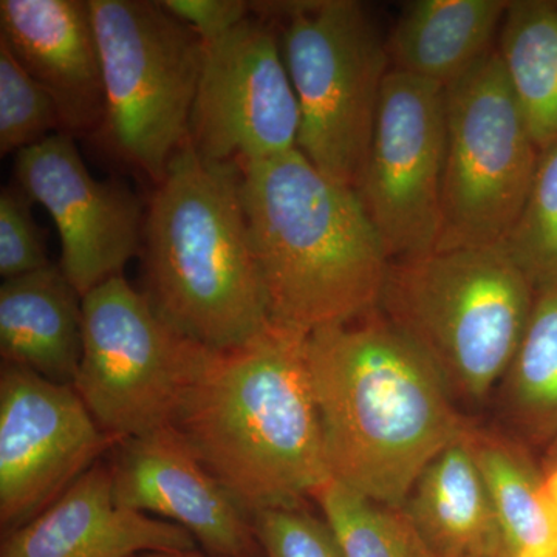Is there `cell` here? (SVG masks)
Here are the masks:
<instances>
[{
  "label": "cell",
  "mask_w": 557,
  "mask_h": 557,
  "mask_svg": "<svg viewBox=\"0 0 557 557\" xmlns=\"http://www.w3.org/2000/svg\"><path fill=\"white\" fill-rule=\"evenodd\" d=\"M307 359L332 478L403 508L469 426L442 376L380 310L309 333Z\"/></svg>",
  "instance_id": "cell-1"
},
{
  "label": "cell",
  "mask_w": 557,
  "mask_h": 557,
  "mask_svg": "<svg viewBox=\"0 0 557 557\" xmlns=\"http://www.w3.org/2000/svg\"><path fill=\"white\" fill-rule=\"evenodd\" d=\"M307 338L273 322L251 343L215 351L171 423L249 518L300 508L333 479Z\"/></svg>",
  "instance_id": "cell-2"
},
{
  "label": "cell",
  "mask_w": 557,
  "mask_h": 557,
  "mask_svg": "<svg viewBox=\"0 0 557 557\" xmlns=\"http://www.w3.org/2000/svg\"><path fill=\"white\" fill-rule=\"evenodd\" d=\"M271 321L311 333L379 310L388 259L355 189L299 149L240 170Z\"/></svg>",
  "instance_id": "cell-3"
},
{
  "label": "cell",
  "mask_w": 557,
  "mask_h": 557,
  "mask_svg": "<svg viewBox=\"0 0 557 557\" xmlns=\"http://www.w3.org/2000/svg\"><path fill=\"white\" fill-rule=\"evenodd\" d=\"M139 252L150 306L201 346L234 350L273 325L239 168L183 146L150 196Z\"/></svg>",
  "instance_id": "cell-4"
},
{
  "label": "cell",
  "mask_w": 557,
  "mask_h": 557,
  "mask_svg": "<svg viewBox=\"0 0 557 557\" xmlns=\"http://www.w3.org/2000/svg\"><path fill=\"white\" fill-rule=\"evenodd\" d=\"M536 289L500 245L392 260L380 313L434 366L454 399L482 403L515 357Z\"/></svg>",
  "instance_id": "cell-5"
},
{
  "label": "cell",
  "mask_w": 557,
  "mask_h": 557,
  "mask_svg": "<svg viewBox=\"0 0 557 557\" xmlns=\"http://www.w3.org/2000/svg\"><path fill=\"white\" fill-rule=\"evenodd\" d=\"M251 3L277 32L300 110L298 149L333 182L355 189L391 72L386 39L364 3Z\"/></svg>",
  "instance_id": "cell-6"
},
{
  "label": "cell",
  "mask_w": 557,
  "mask_h": 557,
  "mask_svg": "<svg viewBox=\"0 0 557 557\" xmlns=\"http://www.w3.org/2000/svg\"><path fill=\"white\" fill-rule=\"evenodd\" d=\"M89 3L104 83V115L91 138L110 159L159 185L189 143L203 39L160 2Z\"/></svg>",
  "instance_id": "cell-7"
},
{
  "label": "cell",
  "mask_w": 557,
  "mask_h": 557,
  "mask_svg": "<svg viewBox=\"0 0 557 557\" xmlns=\"http://www.w3.org/2000/svg\"><path fill=\"white\" fill-rule=\"evenodd\" d=\"M214 354L172 327L121 274L83 298L73 387L106 434L137 437L171 426Z\"/></svg>",
  "instance_id": "cell-8"
},
{
  "label": "cell",
  "mask_w": 557,
  "mask_h": 557,
  "mask_svg": "<svg viewBox=\"0 0 557 557\" xmlns=\"http://www.w3.org/2000/svg\"><path fill=\"white\" fill-rule=\"evenodd\" d=\"M445 95L442 222L435 249L502 245L525 205L541 149L496 49L449 84Z\"/></svg>",
  "instance_id": "cell-9"
},
{
  "label": "cell",
  "mask_w": 557,
  "mask_h": 557,
  "mask_svg": "<svg viewBox=\"0 0 557 557\" xmlns=\"http://www.w3.org/2000/svg\"><path fill=\"white\" fill-rule=\"evenodd\" d=\"M445 150V87L391 70L355 186L391 262L437 248Z\"/></svg>",
  "instance_id": "cell-10"
},
{
  "label": "cell",
  "mask_w": 557,
  "mask_h": 557,
  "mask_svg": "<svg viewBox=\"0 0 557 557\" xmlns=\"http://www.w3.org/2000/svg\"><path fill=\"white\" fill-rule=\"evenodd\" d=\"M300 110L276 28L249 16L205 42L189 145L209 163L242 168L298 149Z\"/></svg>",
  "instance_id": "cell-11"
},
{
  "label": "cell",
  "mask_w": 557,
  "mask_h": 557,
  "mask_svg": "<svg viewBox=\"0 0 557 557\" xmlns=\"http://www.w3.org/2000/svg\"><path fill=\"white\" fill-rule=\"evenodd\" d=\"M120 442L98 426L75 387L2 362V530L30 522Z\"/></svg>",
  "instance_id": "cell-12"
},
{
  "label": "cell",
  "mask_w": 557,
  "mask_h": 557,
  "mask_svg": "<svg viewBox=\"0 0 557 557\" xmlns=\"http://www.w3.org/2000/svg\"><path fill=\"white\" fill-rule=\"evenodd\" d=\"M17 186L47 209L60 231L65 276L86 296L121 276L141 251L138 197L116 180L91 177L72 135L54 134L14 156Z\"/></svg>",
  "instance_id": "cell-13"
},
{
  "label": "cell",
  "mask_w": 557,
  "mask_h": 557,
  "mask_svg": "<svg viewBox=\"0 0 557 557\" xmlns=\"http://www.w3.org/2000/svg\"><path fill=\"white\" fill-rule=\"evenodd\" d=\"M109 465L121 507L185 528L207 555L259 556L251 518L171 426L121 440Z\"/></svg>",
  "instance_id": "cell-14"
},
{
  "label": "cell",
  "mask_w": 557,
  "mask_h": 557,
  "mask_svg": "<svg viewBox=\"0 0 557 557\" xmlns=\"http://www.w3.org/2000/svg\"><path fill=\"white\" fill-rule=\"evenodd\" d=\"M0 42L49 90L65 134H97L104 83L89 0H0Z\"/></svg>",
  "instance_id": "cell-15"
},
{
  "label": "cell",
  "mask_w": 557,
  "mask_h": 557,
  "mask_svg": "<svg viewBox=\"0 0 557 557\" xmlns=\"http://www.w3.org/2000/svg\"><path fill=\"white\" fill-rule=\"evenodd\" d=\"M185 528L124 508L112 469L98 461L40 515L3 537L0 557H135L194 552Z\"/></svg>",
  "instance_id": "cell-16"
},
{
  "label": "cell",
  "mask_w": 557,
  "mask_h": 557,
  "mask_svg": "<svg viewBox=\"0 0 557 557\" xmlns=\"http://www.w3.org/2000/svg\"><path fill=\"white\" fill-rule=\"evenodd\" d=\"M403 511L434 557H505L493 498L465 429L432 458Z\"/></svg>",
  "instance_id": "cell-17"
},
{
  "label": "cell",
  "mask_w": 557,
  "mask_h": 557,
  "mask_svg": "<svg viewBox=\"0 0 557 557\" xmlns=\"http://www.w3.org/2000/svg\"><path fill=\"white\" fill-rule=\"evenodd\" d=\"M0 355L58 384H75L83 355V296L60 263L0 285Z\"/></svg>",
  "instance_id": "cell-18"
},
{
  "label": "cell",
  "mask_w": 557,
  "mask_h": 557,
  "mask_svg": "<svg viewBox=\"0 0 557 557\" xmlns=\"http://www.w3.org/2000/svg\"><path fill=\"white\" fill-rule=\"evenodd\" d=\"M509 0H413L386 39L391 70L448 87L493 50Z\"/></svg>",
  "instance_id": "cell-19"
},
{
  "label": "cell",
  "mask_w": 557,
  "mask_h": 557,
  "mask_svg": "<svg viewBox=\"0 0 557 557\" xmlns=\"http://www.w3.org/2000/svg\"><path fill=\"white\" fill-rule=\"evenodd\" d=\"M505 557H557V468L542 471L523 446L471 426Z\"/></svg>",
  "instance_id": "cell-20"
},
{
  "label": "cell",
  "mask_w": 557,
  "mask_h": 557,
  "mask_svg": "<svg viewBox=\"0 0 557 557\" xmlns=\"http://www.w3.org/2000/svg\"><path fill=\"white\" fill-rule=\"evenodd\" d=\"M496 50L542 150L557 139V0H509Z\"/></svg>",
  "instance_id": "cell-21"
},
{
  "label": "cell",
  "mask_w": 557,
  "mask_h": 557,
  "mask_svg": "<svg viewBox=\"0 0 557 557\" xmlns=\"http://www.w3.org/2000/svg\"><path fill=\"white\" fill-rule=\"evenodd\" d=\"M502 383L516 426L536 442L557 438V289L536 293Z\"/></svg>",
  "instance_id": "cell-22"
},
{
  "label": "cell",
  "mask_w": 557,
  "mask_h": 557,
  "mask_svg": "<svg viewBox=\"0 0 557 557\" xmlns=\"http://www.w3.org/2000/svg\"><path fill=\"white\" fill-rule=\"evenodd\" d=\"M346 557H434L403 508L329 480L313 496Z\"/></svg>",
  "instance_id": "cell-23"
},
{
  "label": "cell",
  "mask_w": 557,
  "mask_h": 557,
  "mask_svg": "<svg viewBox=\"0 0 557 557\" xmlns=\"http://www.w3.org/2000/svg\"><path fill=\"white\" fill-rule=\"evenodd\" d=\"M500 247L536 293L557 289V139L539 153L525 205Z\"/></svg>",
  "instance_id": "cell-24"
},
{
  "label": "cell",
  "mask_w": 557,
  "mask_h": 557,
  "mask_svg": "<svg viewBox=\"0 0 557 557\" xmlns=\"http://www.w3.org/2000/svg\"><path fill=\"white\" fill-rule=\"evenodd\" d=\"M61 132L64 124L49 90L0 42V153L21 152Z\"/></svg>",
  "instance_id": "cell-25"
},
{
  "label": "cell",
  "mask_w": 557,
  "mask_h": 557,
  "mask_svg": "<svg viewBox=\"0 0 557 557\" xmlns=\"http://www.w3.org/2000/svg\"><path fill=\"white\" fill-rule=\"evenodd\" d=\"M251 523L265 557H346L325 519L304 509H260Z\"/></svg>",
  "instance_id": "cell-26"
},
{
  "label": "cell",
  "mask_w": 557,
  "mask_h": 557,
  "mask_svg": "<svg viewBox=\"0 0 557 557\" xmlns=\"http://www.w3.org/2000/svg\"><path fill=\"white\" fill-rule=\"evenodd\" d=\"M35 203L20 186L0 193V276H24L50 265L46 242L35 218Z\"/></svg>",
  "instance_id": "cell-27"
},
{
  "label": "cell",
  "mask_w": 557,
  "mask_h": 557,
  "mask_svg": "<svg viewBox=\"0 0 557 557\" xmlns=\"http://www.w3.org/2000/svg\"><path fill=\"white\" fill-rule=\"evenodd\" d=\"M168 13L189 25L203 42H211L251 16V3L242 0H161Z\"/></svg>",
  "instance_id": "cell-28"
},
{
  "label": "cell",
  "mask_w": 557,
  "mask_h": 557,
  "mask_svg": "<svg viewBox=\"0 0 557 557\" xmlns=\"http://www.w3.org/2000/svg\"><path fill=\"white\" fill-rule=\"evenodd\" d=\"M143 557H214L211 555H200L196 549L194 552H157V553H148V555H143Z\"/></svg>",
  "instance_id": "cell-29"
},
{
  "label": "cell",
  "mask_w": 557,
  "mask_h": 557,
  "mask_svg": "<svg viewBox=\"0 0 557 557\" xmlns=\"http://www.w3.org/2000/svg\"><path fill=\"white\" fill-rule=\"evenodd\" d=\"M547 468H557V438L553 440L548 449Z\"/></svg>",
  "instance_id": "cell-30"
}]
</instances>
